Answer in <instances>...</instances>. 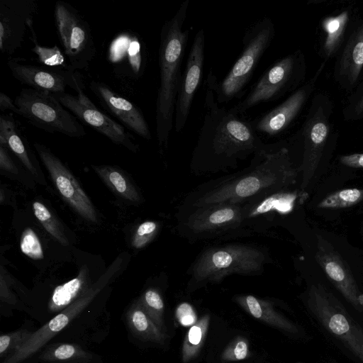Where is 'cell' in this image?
Returning <instances> with one entry per match:
<instances>
[{"instance_id": "52a82bcc", "label": "cell", "mask_w": 363, "mask_h": 363, "mask_svg": "<svg viewBox=\"0 0 363 363\" xmlns=\"http://www.w3.org/2000/svg\"><path fill=\"white\" fill-rule=\"evenodd\" d=\"M178 231L189 240L230 235L245 227L243 204L218 203L178 211Z\"/></svg>"}, {"instance_id": "6da1fadb", "label": "cell", "mask_w": 363, "mask_h": 363, "mask_svg": "<svg viewBox=\"0 0 363 363\" xmlns=\"http://www.w3.org/2000/svg\"><path fill=\"white\" fill-rule=\"evenodd\" d=\"M204 113L191 162L196 175L235 169L267 145L251 121L231 108L220 106L211 84L205 82Z\"/></svg>"}, {"instance_id": "83f0119b", "label": "cell", "mask_w": 363, "mask_h": 363, "mask_svg": "<svg viewBox=\"0 0 363 363\" xmlns=\"http://www.w3.org/2000/svg\"><path fill=\"white\" fill-rule=\"evenodd\" d=\"M33 211L38 220L51 236L62 245L65 247L69 245V241L62 230L59 221L43 203L34 201Z\"/></svg>"}, {"instance_id": "603a6c76", "label": "cell", "mask_w": 363, "mask_h": 363, "mask_svg": "<svg viewBox=\"0 0 363 363\" xmlns=\"http://www.w3.org/2000/svg\"><path fill=\"white\" fill-rule=\"evenodd\" d=\"M92 169L116 194L133 203H139L141 197L135 186L118 168L110 165H91Z\"/></svg>"}, {"instance_id": "e575fe53", "label": "cell", "mask_w": 363, "mask_h": 363, "mask_svg": "<svg viewBox=\"0 0 363 363\" xmlns=\"http://www.w3.org/2000/svg\"><path fill=\"white\" fill-rule=\"evenodd\" d=\"M176 318L183 326L193 325L196 323V315L193 306L186 302L180 303L176 308Z\"/></svg>"}, {"instance_id": "4dcf8cb0", "label": "cell", "mask_w": 363, "mask_h": 363, "mask_svg": "<svg viewBox=\"0 0 363 363\" xmlns=\"http://www.w3.org/2000/svg\"><path fill=\"white\" fill-rule=\"evenodd\" d=\"M21 252L34 260L44 258V252L40 240L35 232L30 228H26L23 231L20 240Z\"/></svg>"}, {"instance_id": "f35d334b", "label": "cell", "mask_w": 363, "mask_h": 363, "mask_svg": "<svg viewBox=\"0 0 363 363\" xmlns=\"http://www.w3.org/2000/svg\"><path fill=\"white\" fill-rule=\"evenodd\" d=\"M328 133V128L323 123H318L313 125L311 131V139L313 143L318 145L322 143Z\"/></svg>"}, {"instance_id": "d590c367", "label": "cell", "mask_w": 363, "mask_h": 363, "mask_svg": "<svg viewBox=\"0 0 363 363\" xmlns=\"http://www.w3.org/2000/svg\"><path fill=\"white\" fill-rule=\"evenodd\" d=\"M9 151L5 145L0 144V168L11 173L18 174V169Z\"/></svg>"}, {"instance_id": "9a60e30c", "label": "cell", "mask_w": 363, "mask_h": 363, "mask_svg": "<svg viewBox=\"0 0 363 363\" xmlns=\"http://www.w3.org/2000/svg\"><path fill=\"white\" fill-rule=\"evenodd\" d=\"M204 48L205 34L201 28L191 44L177 94L174 119L177 133L181 132L186 125L194 96L202 80Z\"/></svg>"}, {"instance_id": "8d00e7d4", "label": "cell", "mask_w": 363, "mask_h": 363, "mask_svg": "<svg viewBox=\"0 0 363 363\" xmlns=\"http://www.w3.org/2000/svg\"><path fill=\"white\" fill-rule=\"evenodd\" d=\"M329 327L337 335H342L349 330V324L342 314H335L330 320Z\"/></svg>"}, {"instance_id": "7a4b0ae2", "label": "cell", "mask_w": 363, "mask_h": 363, "mask_svg": "<svg viewBox=\"0 0 363 363\" xmlns=\"http://www.w3.org/2000/svg\"><path fill=\"white\" fill-rule=\"evenodd\" d=\"M296 177L288 150L267 144L253 155L247 167L200 185L186 196L179 210L218 203L244 204L262 194L289 188Z\"/></svg>"}, {"instance_id": "d4e9b609", "label": "cell", "mask_w": 363, "mask_h": 363, "mask_svg": "<svg viewBox=\"0 0 363 363\" xmlns=\"http://www.w3.org/2000/svg\"><path fill=\"white\" fill-rule=\"evenodd\" d=\"M128 320L133 332L143 340L164 344L167 339V334L155 324L139 300L128 311Z\"/></svg>"}, {"instance_id": "1f68e13d", "label": "cell", "mask_w": 363, "mask_h": 363, "mask_svg": "<svg viewBox=\"0 0 363 363\" xmlns=\"http://www.w3.org/2000/svg\"><path fill=\"white\" fill-rule=\"evenodd\" d=\"M248 340L242 337H235L223 351L220 358L225 362L243 360L250 356Z\"/></svg>"}, {"instance_id": "4fadbf2b", "label": "cell", "mask_w": 363, "mask_h": 363, "mask_svg": "<svg viewBox=\"0 0 363 363\" xmlns=\"http://www.w3.org/2000/svg\"><path fill=\"white\" fill-rule=\"evenodd\" d=\"M106 58L116 77L135 81L145 73L147 52L140 35L130 30H124L110 42Z\"/></svg>"}, {"instance_id": "cb8c5ba5", "label": "cell", "mask_w": 363, "mask_h": 363, "mask_svg": "<svg viewBox=\"0 0 363 363\" xmlns=\"http://www.w3.org/2000/svg\"><path fill=\"white\" fill-rule=\"evenodd\" d=\"M235 301L248 314L268 325L281 329H288L289 324L273 307L272 302L252 295H238Z\"/></svg>"}, {"instance_id": "7c38bea8", "label": "cell", "mask_w": 363, "mask_h": 363, "mask_svg": "<svg viewBox=\"0 0 363 363\" xmlns=\"http://www.w3.org/2000/svg\"><path fill=\"white\" fill-rule=\"evenodd\" d=\"M33 145L63 200L84 219L97 223L91 201L72 172L49 147L39 143Z\"/></svg>"}, {"instance_id": "836d02e7", "label": "cell", "mask_w": 363, "mask_h": 363, "mask_svg": "<svg viewBox=\"0 0 363 363\" xmlns=\"http://www.w3.org/2000/svg\"><path fill=\"white\" fill-rule=\"evenodd\" d=\"M31 334L30 333L22 330L11 334L2 335L0 337L1 356L7 353L11 354V350L12 351V354H13L21 348Z\"/></svg>"}, {"instance_id": "5bb4252c", "label": "cell", "mask_w": 363, "mask_h": 363, "mask_svg": "<svg viewBox=\"0 0 363 363\" xmlns=\"http://www.w3.org/2000/svg\"><path fill=\"white\" fill-rule=\"evenodd\" d=\"M6 65L13 77L21 84L50 94L66 92L67 86L76 89L80 73L73 69L28 64L25 60L10 59Z\"/></svg>"}, {"instance_id": "5b68a950", "label": "cell", "mask_w": 363, "mask_h": 363, "mask_svg": "<svg viewBox=\"0 0 363 363\" xmlns=\"http://www.w3.org/2000/svg\"><path fill=\"white\" fill-rule=\"evenodd\" d=\"M264 247L252 244L233 243L206 249L190 269L196 284L218 283L227 276L257 275L269 261Z\"/></svg>"}, {"instance_id": "8992f818", "label": "cell", "mask_w": 363, "mask_h": 363, "mask_svg": "<svg viewBox=\"0 0 363 363\" xmlns=\"http://www.w3.org/2000/svg\"><path fill=\"white\" fill-rule=\"evenodd\" d=\"M14 102L20 111L19 116L38 128L69 137L80 138L86 135L84 126L52 94L23 88Z\"/></svg>"}, {"instance_id": "f546056e", "label": "cell", "mask_w": 363, "mask_h": 363, "mask_svg": "<svg viewBox=\"0 0 363 363\" xmlns=\"http://www.w3.org/2000/svg\"><path fill=\"white\" fill-rule=\"evenodd\" d=\"M363 199V189H345L335 192L322 200L318 205L322 208H347L359 203Z\"/></svg>"}, {"instance_id": "74e56055", "label": "cell", "mask_w": 363, "mask_h": 363, "mask_svg": "<svg viewBox=\"0 0 363 363\" xmlns=\"http://www.w3.org/2000/svg\"><path fill=\"white\" fill-rule=\"evenodd\" d=\"M77 352V348L69 344L58 346L53 352V357L57 360H67L74 357Z\"/></svg>"}, {"instance_id": "2e32d148", "label": "cell", "mask_w": 363, "mask_h": 363, "mask_svg": "<svg viewBox=\"0 0 363 363\" xmlns=\"http://www.w3.org/2000/svg\"><path fill=\"white\" fill-rule=\"evenodd\" d=\"M36 0L0 1V50L5 55L13 54L22 46L26 27L36 13Z\"/></svg>"}, {"instance_id": "9c48e42d", "label": "cell", "mask_w": 363, "mask_h": 363, "mask_svg": "<svg viewBox=\"0 0 363 363\" xmlns=\"http://www.w3.org/2000/svg\"><path fill=\"white\" fill-rule=\"evenodd\" d=\"M77 96L69 93L54 95L60 104L69 110L82 122L107 137L113 143L136 152L139 146L124 127L103 113L84 93V84L81 75L77 82Z\"/></svg>"}, {"instance_id": "4316f807", "label": "cell", "mask_w": 363, "mask_h": 363, "mask_svg": "<svg viewBox=\"0 0 363 363\" xmlns=\"http://www.w3.org/2000/svg\"><path fill=\"white\" fill-rule=\"evenodd\" d=\"M28 28H30L31 33L30 38L33 43L32 51L36 55L38 62L41 65L65 69H71L69 63L66 62L67 58L63 51L57 45L48 48L38 44L33 21L29 23Z\"/></svg>"}, {"instance_id": "f1b7e54d", "label": "cell", "mask_w": 363, "mask_h": 363, "mask_svg": "<svg viewBox=\"0 0 363 363\" xmlns=\"http://www.w3.org/2000/svg\"><path fill=\"white\" fill-rule=\"evenodd\" d=\"M143 308L155 324L164 333L163 299L160 292L154 288L147 289L139 299Z\"/></svg>"}, {"instance_id": "7402d4cb", "label": "cell", "mask_w": 363, "mask_h": 363, "mask_svg": "<svg viewBox=\"0 0 363 363\" xmlns=\"http://www.w3.org/2000/svg\"><path fill=\"white\" fill-rule=\"evenodd\" d=\"M88 283L89 270L84 265L76 277L55 288L49 308L53 312L65 310L88 291Z\"/></svg>"}, {"instance_id": "3957f363", "label": "cell", "mask_w": 363, "mask_h": 363, "mask_svg": "<svg viewBox=\"0 0 363 363\" xmlns=\"http://www.w3.org/2000/svg\"><path fill=\"white\" fill-rule=\"evenodd\" d=\"M189 0L184 1L173 16L164 23L160 37V86L155 109L156 135L160 149L167 147L173 128L175 105L182 79V63L189 30H183Z\"/></svg>"}, {"instance_id": "ab89813d", "label": "cell", "mask_w": 363, "mask_h": 363, "mask_svg": "<svg viewBox=\"0 0 363 363\" xmlns=\"http://www.w3.org/2000/svg\"><path fill=\"white\" fill-rule=\"evenodd\" d=\"M340 161L342 164L348 167H363V153L342 156Z\"/></svg>"}, {"instance_id": "b9f144b4", "label": "cell", "mask_w": 363, "mask_h": 363, "mask_svg": "<svg viewBox=\"0 0 363 363\" xmlns=\"http://www.w3.org/2000/svg\"><path fill=\"white\" fill-rule=\"evenodd\" d=\"M352 58L355 65L359 66L363 65V41H359L354 46Z\"/></svg>"}, {"instance_id": "484cf974", "label": "cell", "mask_w": 363, "mask_h": 363, "mask_svg": "<svg viewBox=\"0 0 363 363\" xmlns=\"http://www.w3.org/2000/svg\"><path fill=\"white\" fill-rule=\"evenodd\" d=\"M210 316H202L188 330L183 342L182 359L183 363H188L199 354L208 332Z\"/></svg>"}, {"instance_id": "ffe728a7", "label": "cell", "mask_w": 363, "mask_h": 363, "mask_svg": "<svg viewBox=\"0 0 363 363\" xmlns=\"http://www.w3.org/2000/svg\"><path fill=\"white\" fill-rule=\"evenodd\" d=\"M0 144L13 152L32 175L38 176L35 160L27 138L11 114L2 113L0 116Z\"/></svg>"}, {"instance_id": "60d3db41", "label": "cell", "mask_w": 363, "mask_h": 363, "mask_svg": "<svg viewBox=\"0 0 363 363\" xmlns=\"http://www.w3.org/2000/svg\"><path fill=\"white\" fill-rule=\"evenodd\" d=\"M0 110L4 112L6 110H9L18 115L20 114V111L17 106L15 104L14 101L7 96L6 94L1 92L0 94Z\"/></svg>"}, {"instance_id": "ba28073f", "label": "cell", "mask_w": 363, "mask_h": 363, "mask_svg": "<svg viewBox=\"0 0 363 363\" xmlns=\"http://www.w3.org/2000/svg\"><path fill=\"white\" fill-rule=\"evenodd\" d=\"M57 35L72 69H86L94 58L96 49L90 26L69 4L57 1L54 9Z\"/></svg>"}, {"instance_id": "d6a6232c", "label": "cell", "mask_w": 363, "mask_h": 363, "mask_svg": "<svg viewBox=\"0 0 363 363\" xmlns=\"http://www.w3.org/2000/svg\"><path fill=\"white\" fill-rule=\"evenodd\" d=\"M159 229L160 224L156 221L143 222L133 233L132 245L136 249L143 248L155 238Z\"/></svg>"}, {"instance_id": "e0dca14e", "label": "cell", "mask_w": 363, "mask_h": 363, "mask_svg": "<svg viewBox=\"0 0 363 363\" xmlns=\"http://www.w3.org/2000/svg\"><path fill=\"white\" fill-rule=\"evenodd\" d=\"M89 89L100 104L128 129L146 140L151 133L141 110L125 97L118 94L103 82L92 80Z\"/></svg>"}, {"instance_id": "30bf717a", "label": "cell", "mask_w": 363, "mask_h": 363, "mask_svg": "<svg viewBox=\"0 0 363 363\" xmlns=\"http://www.w3.org/2000/svg\"><path fill=\"white\" fill-rule=\"evenodd\" d=\"M116 266L115 263L113 264L108 270L83 296L51 319L40 330L31 334L21 348L13 354L7 357L3 363H19L35 353L93 300L116 272Z\"/></svg>"}, {"instance_id": "8fae6325", "label": "cell", "mask_w": 363, "mask_h": 363, "mask_svg": "<svg viewBox=\"0 0 363 363\" xmlns=\"http://www.w3.org/2000/svg\"><path fill=\"white\" fill-rule=\"evenodd\" d=\"M296 60L286 56L272 64L251 86L246 96L231 108L240 114L261 104L272 102L291 87Z\"/></svg>"}, {"instance_id": "ac0fdd59", "label": "cell", "mask_w": 363, "mask_h": 363, "mask_svg": "<svg viewBox=\"0 0 363 363\" xmlns=\"http://www.w3.org/2000/svg\"><path fill=\"white\" fill-rule=\"evenodd\" d=\"M298 196L288 188L271 191L256 197L243 204L245 226L257 227L258 224L270 223L277 214L292 211Z\"/></svg>"}, {"instance_id": "7bdbcfd3", "label": "cell", "mask_w": 363, "mask_h": 363, "mask_svg": "<svg viewBox=\"0 0 363 363\" xmlns=\"http://www.w3.org/2000/svg\"><path fill=\"white\" fill-rule=\"evenodd\" d=\"M340 26V22L338 19H333L328 23V30L331 37L338 30Z\"/></svg>"}, {"instance_id": "d6986e66", "label": "cell", "mask_w": 363, "mask_h": 363, "mask_svg": "<svg viewBox=\"0 0 363 363\" xmlns=\"http://www.w3.org/2000/svg\"><path fill=\"white\" fill-rule=\"evenodd\" d=\"M304 99L305 91L298 90L281 104L250 120L253 128L260 138L277 137L296 117Z\"/></svg>"}, {"instance_id": "277c9868", "label": "cell", "mask_w": 363, "mask_h": 363, "mask_svg": "<svg viewBox=\"0 0 363 363\" xmlns=\"http://www.w3.org/2000/svg\"><path fill=\"white\" fill-rule=\"evenodd\" d=\"M274 36L272 20L269 17L262 18L245 30L241 54L222 80L218 82L212 69L209 70L206 80L212 86L219 104L241 98L246 93L247 86Z\"/></svg>"}, {"instance_id": "44dd1931", "label": "cell", "mask_w": 363, "mask_h": 363, "mask_svg": "<svg viewBox=\"0 0 363 363\" xmlns=\"http://www.w3.org/2000/svg\"><path fill=\"white\" fill-rule=\"evenodd\" d=\"M315 259L335 284L345 291H353L354 279L350 269L338 253L325 241L319 242Z\"/></svg>"}]
</instances>
